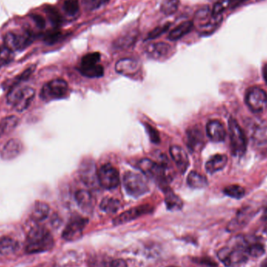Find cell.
I'll return each mask as SVG.
<instances>
[{
	"label": "cell",
	"mask_w": 267,
	"mask_h": 267,
	"mask_svg": "<svg viewBox=\"0 0 267 267\" xmlns=\"http://www.w3.org/2000/svg\"><path fill=\"white\" fill-rule=\"evenodd\" d=\"M68 91V84L63 79H55L46 83L41 90L40 97L46 102L64 98Z\"/></svg>",
	"instance_id": "7"
},
{
	"label": "cell",
	"mask_w": 267,
	"mask_h": 267,
	"mask_svg": "<svg viewBox=\"0 0 267 267\" xmlns=\"http://www.w3.org/2000/svg\"><path fill=\"white\" fill-rule=\"evenodd\" d=\"M169 267H174V266H169Z\"/></svg>",
	"instance_id": "50"
},
{
	"label": "cell",
	"mask_w": 267,
	"mask_h": 267,
	"mask_svg": "<svg viewBox=\"0 0 267 267\" xmlns=\"http://www.w3.org/2000/svg\"><path fill=\"white\" fill-rule=\"evenodd\" d=\"M187 182L191 188L195 189H200L208 186V181L206 177L195 171H192L188 174Z\"/></svg>",
	"instance_id": "27"
},
{
	"label": "cell",
	"mask_w": 267,
	"mask_h": 267,
	"mask_svg": "<svg viewBox=\"0 0 267 267\" xmlns=\"http://www.w3.org/2000/svg\"><path fill=\"white\" fill-rule=\"evenodd\" d=\"M23 150L22 143L18 139H11L6 143L1 151V157L4 160H10L16 158Z\"/></svg>",
	"instance_id": "19"
},
{
	"label": "cell",
	"mask_w": 267,
	"mask_h": 267,
	"mask_svg": "<svg viewBox=\"0 0 267 267\" xmlns=\"http://www.w3.org/2000/svg\"><path fill=\"white\" fill-rule=\"evenodd\" d=\"M49 213V207L44 202H37L32 209V218L35 221H42L47 217Z\"/></svg>",
	"instance_id": "29"
},
{
	"label": "cell",
	"mask_w": 267,
	"mask_h": 267,
	"mask_svg": "<svg viewBox=\"0 0 267 267\" xmlns=\"http://www.w3.org/2000/svg\"><path fill=\"white\" fill-rule=\"evenodd\" d=\"M31 18L33 20L35 25L40 29H43L46 27V21L39 14H32Z\"/></svg>",
	"instance_id": "45"
},
{
	"label": "cell",
	"mask_w": 267,
	"mask_h": 267,
	"mask_svg": "<svg viewBox=\"0 0 267 267\" xmlns=\"http://www.w3.org/2000/svg\"><path fill=\"white\" fill-rule=\"evenodd\" d=\"M223 193L233 199H240L244 196L245 190L240 185H233L226 187L223 189Z\"/></svg>",
	"instance_id": "33"
},
{
	"label": "cell",
	"mask_w": 267,
	"mask_h": 267,
	"mask_svg": "<svg viewBox=\"0 0 267 267\" xmlns=\"http://www.w3.org/2000/svg\"><path fill=\"white\" fill-rule=\"evenodd\" d=\"M63 10L70 16H74L79 11L78 0H65L63 4Z\"/></svg>",
	"instance_id": "40"
},
{
	"label": "cell",
	"mask_w": 267,
	"mask_h": 267,
	"mask_svg": "<svg viewBox=\"0 0 267 267\" xmlns=\"http://www.w3.org/2000/svg\"><path fill=\"white\" fill-rule=\"evenodd\" d=\"M153 208L149 205H143V206H137V207L131 208L129 210L125 211L124 213H121L119 216H116L113 220V224L119 225L130 222L131 220H136L138 217L151 213Z\"/></svg>",
	"instance_id": "13"
},
{
	"label": "cell",
	"mask_w": 267,
	"mask_h": 267,
	"mask_svg": "<svg viewBox=\"0 0 267 267\" xmlns=\"http://www.w3.org/2000/svg\"><path fill=\"white\" fill-rule=\"evenodd\" d=\"M222 21H223V15L212 16L211 19L208 21L206 25H202L199 28L200 35L208 36V35H212L221 25Z\"/></svg>",
	"instance_id": "24"
},
{
	"label": "cell",
	"mask_w": 267,
	"mask_h": 267,
	"mask_svg": "<svg viewBox=\"0 0 267 267\" xmlns=\"http://www.w3.org/2000/svg\"><path fill=\"white\" fill-rule=\"evenodd\" d=\"M262 74H263L264 80H265L267 84V64H265L263 67V69H262Z\"/></svg>",
	"instance_id": "47"
},
{
	"label": "cell",
	"mask_w": 267,
	"mask_h": 267,
	"mask_svg": "<svg viewBox=\"0 0 267 267\" xmlns=\"http://www.w3.org/2000/svg\"><path fill=\"white\" fill-rule=\"evenodd\" d=\"M18 123V118L15 116H10L4 118L0 122V137L12 131Z\"/></svg>",
	"instance_id": "31"
},
{
	"label": "cell",
	"mask_w": 267,
	"mask_h": 267,
	"mask_svg": "<svg viewBox=\"0 0 267 267\" xmlns=\"http://www.w3.org/2000/svg\"><path fill=\"white\" fill-rule=\"evenodd\" d=\"M138 167L145 175L157 181L160 185H163L164 188H167L166 183L167 181V167L150 159H143L139 162Z\"/></svg>",
	"instance_id": "6"
},
{
	"label": "cell",
	"mask_w": 267,
	"mask_h": 267,
	"mask_svg": "<svg viewBox=\"0 0 267 267\" xmlns=\"http://www.w3.org/2000/svg\"><path fill=\"white\" fill-rule=\"evenodd\" d=\"M105 267H127L124 260L112 259L105 262Z\"/></svg>",
	"instance_id": "46"
},
{
	"label": "cell",
	"mask_w": 267,
	"mask_h": 267,
	"mask_svg": "<svg viewBox=\"0 0 267 267\" xmlns=\"http://www.w3.org/2000/svg\"><path fill=\"white\" fill-rule=\"evenodd\" d=\"M98 184L105 189H112L119 185V174L115 167L105 164L98 171Z\"/></svg>",
	"instance_id": "10"
},
{
	"label": "cell",
	"mask_w": 267,
	"mask_h": 267,
	"mask_svg": "<svg viewBox=\"0 0 267 267\" xmlns=\"http://www.w3.org/2000/svg\"><path fill=\"white\" fill-rule=\"evenodd\" d=\"M170 24H166V25H163V26L157 27V28H154L152 32L148 34L147 40H152V39H157V38L160 37L162 35H164L165 32H167L170 28Z\"/></svg>",
	"instance_id": "42"
},
{
	"label": "cell",
	"mask_w": 267,
	"mask_h": 267,
	"mask_svg": "<svg viewBox=\"0 0 267 267\" xmlns=\"http://www.w3.org/2000/svg\"><path fill=\"white\" fill-rule=\"evenodd\" d=\"M136 38L137 36L135 34H126L115 41L114 46L118 49L130 47L136 42Z\"/></svg>",
	"instance_id": "34"
},
{
	"label": "cell",
	"mask_w": 267,
	"mask_h": 267,
	"mask_svg": "<svg viewBox=\"0 0 267 267\" xmlns=\"http://www.w3.org/2000/svg\"><path fill=\"white\" fill-rule=\"evenodd\" d=\"M248 108L255 113L263 112L267 107V94L262 88L252 87L248 89L245 98Z\"/></svg>",
	"instance_id": "9"
},
{
	"label": "cell",
	"mask_w": 267,
	"mask_h": 267,
	"mask_svg": "<svg viewBox=\"0 0 267 267\" xmlns=\"http://www.w3.org/2000/svg\"><path fill=\"white\" fill-rule=\"evenodd\" d=\"M236 0H220V1H218L212 10V15L213 16L222 15V14Z\"/></svg>",
	"instance_id": "36"
},
{
	"label": "cell",
	"mask_w": 267,
	"mask_h": 267,
	"mask_svg": "<svg viewBox=\"0 0 267 267\" xmlns=\"http://www.w3.org/2000/svg\"><path fill=\"white\" fill-rule=\"evenodd\" d=\"M262 267H267V258L264 261L263 263H262Z\"/></svg>",
	"instance_id": "49"
},
{
	"label": "cell",
	"mask_w": 267,
	"mask_h": 267,
	"mask_svg": "<svg viewBox=\"0 0 267 267\" xmlns=\"http://www.w3.org/2000/svg\"><path fill=\"white\" fill-rule=\"evenodd\" d=\"M76 201L82 210L90 211L93 208V198L88 191L80 190L76 192Z\"/></svg>",
	"instance_id": "23"
},
{
	"label": "cell",
	"mask_w": 267,
	"mask_h": 267,
	"mask_svg": "<svg viewBox=\"0 0 267 267\" xmlns=\"http://www.w3.org/2000/svg\"><path fill=\"white\" fill-rule=\"evenodd\" d=\"M19 248L18 241L11 237H0V254L4 255L14 254Z\"/></svg>",
	"instance_id": "25"
},
{
	"label": "cell",
	"mask_w": 267,
	"mask_h": 267,
	"mask_svg": "<svg viewBox=\"0 0 267 267\" xmlns=\"http://www.w3.org/2000/svg\"><path fill=\"white\" fill-rule=\"evenodd\" d=\"M218 257L227 267H240L244 265L250 257L247 237H237L234 244L219 251Z\"/></svg>",
	"instance_id": "1"
},
{
	"label": "cell",
	"mask_w": 267,
	"mask_h": 267,
	"mask_svg": "<svg viewBox=\"0 0 267 267\" xmlns=\"http://www.w3.org/2000/svg\"><path fill=\"white\" fill-rule=\"evenodd\" d=\"M165 195V203L169 210L177 211L182 209L183 202L178 195H176L172 189L167 187L164 188Z\"/></svg>",
	"instance_id": "21"
},
{
	"label": "cell",
	"mask_w": 267,
	"mask_h": 267,
	"mask_svg": "<svg viewBox=\"0 0 267 267\" xmlns=\"http://www.w3.org/2000/svg\"><path fill=\"white\" fill-rule=\"evenodd\" d=\"M194 28V22L192 21H187L183 22L181 25L176 27L170 32L168 39L171 41H177L184 37L187 34L191 32Z\"/></svg>",
	"instance_id": "22"
},
{
	"label": "cell",
	"mask_w": 267,
	"mask_h": 267,
	"mask_svg": "<svg viewBox=\"0 0 267 267\" xmlns=\"http://www.w3.org/2000/svg\"><path fill=\"white\" fill-rule=\"evenodd\" d=\"M187 145L192 152L199 151L203 146V133L199 126H192L186 131Z\"/></svg>",
	"instance_id": "14"
},
{
	"label": "cell",
	"mask_w": 267,
	"mask_h": 267,
	"mask_svg": "<svg viewBox=\"0 0 267 267\" xmlns=\"http://www.w3.org/2000/svg\"><path fill=\"white\" fill-rule=\"evenodd\" d=\"M88 219L82 217L74 218L69 222L63 230L62 237L66 241H73L79 239L83 234V230L88 223Z\"/></svg>",
	"instance_id": "12"
},
{
	"label": "cell",
	"mask_w": 267,
	"mask_h": 267,
	"mask_svg": "<svg viewBox=\"0 0 267 267\" xmlns=\"http://www.w3.org/2000/svg\"><path fill=\"white\" fill-rule=\"evenodd\" d=\"M228 127L232 153L236 157H241L245 153L247 149L245 135L234 118L229 119Z\"/></svg>",
	"instance_id": "5"
},
{
	"label": "cell",
	"mask_w": 267,
	"mask_h": 267,
	"mask_svg": "<svg viewBox=\"0 0 267 267\" xmlns=\"http://www.w3.org/2000/svg\"><path fill=\"white\" fill-rule=\"evenodd\" d=\"M35 94V90L30 87H14L7 95V102L18 112H22L31 105Z\"/></svg>",
	"instance_id": "4"
},
{
	"label": "cell",
	"mask_w": 267,
	"mask_h": 267,
	"mask_svg": "<svg viewBox=\"0 0 267 267\" xmlns=\"http://www.w3.org/2000/svg\"><path fill=\"white\" fill-rule=\"evenodd\" d=\"M247 241H248L250 257L258 258L265 253V246L259 239L255 238H255L254 237H247Z\"/></svg>",
	"instance_id": "26"
},
{
	"label": "cell",
	"mask_w": 267,
	"mask_h": 267,
	"mask_svg": "<svg viewBox=\"0 0 267 267\" xmlns=\"http://www.w3.org/2000/svg\"><path fill=\"white\" fill-rule=\"evenodd\" d=\"M45 12L47 14L48 18H49V21H50V22H51L53 26L57 28V27L61 25V15H60L59 11L55 7H51V6H47L45 8Z\"/></svg>",
	"instance_id": "35"
},
{
	"label": "cell",
	"mask_w": 267,
	"mask_h": 267,
	"mask_svg": "<svg viewBox=\"0 0 267 267\" xmlns=\"http://www.w3.org/2000/svg\"><path fill=\"white\" fill-rule=\"evenodd\" d=\"M123 184L126 193L135 198L143 196L150 190L149 182L145 176L130 171L125 173Z\"/></svg>",
	"instance_id": "3"
},
{
	"label": "cell",
	"mask_w": 267,
	"mask_h": 267,
	"mask_svg": "<svg viewBox=\"0 0 267 267\" xmlns=\"http://www.w3.org/2000/svg\"><path fill=\"white\" fill-rule=\"evenodd\" d=\"M65 36L66 35H63L62 32H53L51 33L46 34L43 38V40L47 45H53L56 44V42H60Z\"/></svg>",
	"instance_id": "41"
},
{
	"label": "cell",
	"mask_w": 267,
	"mask_h": 267,
	"mask_svg": "<svg viewBox=\"0 0 267 267\" xmlns=\"http://www.w3.org/2000/svg\"><path fill=\"white\" fill-rule=\"evenodd\" d=\"M146 130H147L148 135L150 136V140L153 142V143L158 144L160 142V135H159L158 131L153 127V126H150V124L146 123Z\"/></svg>",
	"instance_id": "44"
},
{
	"label": "cell",
	"mask_w": 267,
	"mask_h": 267,
	"mask_svg": "<svg viewBox=\"0 0 267 267\" xmlns=\"http://www.w3.org/2000/svg\"><path fill=\"white\" fill-rule=\"evenodd\" d=\"M54 245L50 232L42 227H35L28 233L25 244V251L28 254L44 252L52 249Z\"/></svg>",
	"instance_id": "2"
},
{
	"label": "cell",
	"mask_w": 267,
	"mask_h": 267,
	"mask_svg": "<svg viewBox=\"0 0 267 267\" xmlns=\"http://www.w3.org/2000/svg\"><path fill=\"white\" fill-rule=\"evenodd\" d=\"M206 132L209 139L215 143H221L226 138V130L219 120H210L206 125Z\"/></svg>",
	"instance_id": "18"
},
{
	"label": "cell",
	"mask_w": 267,
	"mask_h": 267,
	"mask_svg": "<svg viewBox=\"0 0 267 267\" xmlns=\"http://www.w3.org/2000/svg\"><path fill=\"white\" fill-rule=\"evenodd\" d=\"M140 63L138 60L130 58L119 60L115 66V70L118 74L124 76L136 74L140 70Z\"/></svg>",
	"instance_id": "16"
},
{
	"label": "cell",
	"mask_w": 267,
	"mask_h": 267,
	"mask_svg": "<svg viewBox=\"0 0 267 267\" xmlns=\"http://www.w3.org/2000/svg\"><path fill=\"white\" fill-rule=\"evenodd\" d=\"M79 174L81 181L86 186L95 187L98 184V171L93 160H83L80 166Z\"/></svg>",
	"instance_id": "11"
},
{
	"label": "cell",
	"mask_w": 267,
	"mask_h": 267,
	"mask_svg": "<svg viewBox=\"0 0 267 267\" xmlns=\"http://www.w3.org/2000/svg\"><path fill=\"white\" fill-rule=\"evenodd\" d=\"M101 55L99 53H91L84 55L81 59V65L80 66H91L98 64L100 61Z\"/></svg>",
	"instance_id": "39"
},
{
	"label": "cell",
	"mask_w": 267,
	"mask_h": 267,
	"mask_svg": "<svg viewBox=\"0 0 267 267\" xmlns=\"http://www.w3.org/2000/svg\"><path fill=\"white\" fill-rule=\"evenodd\" d=\"M227 164V157L226 155H214L206 163V170L209 174H214L223 170Z\"/></svg>",
	"instance_id": "20"
},
{
	"label": "cell",
	"mask_w": 267,
	"mask_h": 267,
	"mask_svg": "<svg viewBox=\"0 0 267 267\" xmlns=\"http://www.w3.org/2000/svg\"><path fill=\"white\" fill-rule=\"evenodd\" d=\"M179 0H167L161 6V11L165 15H172L178 11Z\"/></svg>",
	"instance_id": "37"
},
{
	"label": "cell",
	"mask_w": 267,
	"mask_h": 267,
	"mask_svg": "<svg viewBox=\"0 0 267 267\" xmlns=\"http://www.w3.org/2000/svg\"><path fill=\"white\" fill-rule=\"evenodd\" d=\"M171 52V46L165 42H156L148 45L146 53L150 58L160 60L165 58Z\"/></svg>",
	"instance_id": "15"
},
{
	"label": "cell",
	"mask_w": 267,
	"mask_h": 267,
	"mask_svg": "<svg viewBox=\"0 0 267 267\" xmlns=\"http://www.w3.org/2000/svg\"><path fill=\"white\" fill-rule=\"evenodd\" d=\"M35 39V35L30 31H24L22 33L11 32L6 34L4 43L11 51H18L26 49Z\"/></svg>",
	"instance_id": "8"
},
{
	"label": "cell",
	"mask_w": 267,
	"mask_h": 267,
	"mask_svg": "<svg viewBox=\"0 0 267 267\" xmlns=\"http://www.w3.org/2000/svg\"><path fill=\"white\" fill-rule=\"evenodd\" d=\"M266 143V144H267V142H266V143Z\"/></svg>",
	"instance_id": "51"
},
{
	"label": "cell",
	"mask_w": 267,
	"mask_h": 267,
	"mask_svg": "<svg viewBox=\"0 0 267 267\" xmlns=\"http://www.w3.org/2000/svg\"><path fill=\"white\" fill-rule=\"evenodd\" d=\"M106 1L108 0H82V4L86 11H92L98 9Z\"/></svg>",
	"instance_id": "43"
},
{
	"label": "cell",
	"mask_w": 267,
	"mask_h": 267,
	"mask_svg": "<svg viewBox=\"0 0 267 267\" xmlns=\"http://www.w3.org/2000/svg\"><path fill=\"white\" fill-rule=\"evenodd\" d=\"M212 11L207 6L202 7L195 14V21L199 24V28L202 25H206L208 21L212 18Z\"/></svg>",
	"instance_id": "32"
},
{
	"label": "cell",
	"mask_w": 267,
	"mask_h": 267,
	"mask_svg": "<svg viewBox=\"0 0 267 267\" xmlns=\"http://www.w3.org/2000/svg\"><path fill=\"white\" fill-rule=\"evenodd\" d=\"M14 52L8 49L7 46L0 47V68L7 65L14 58Z\"/></svg>",
	"instance_id": "38"
},
{
	"label": "cell",
	"mask_w": 267,
	"mask_h": 267,
	"mask_svg": "<svg viewBox=\"0 0 267 267\" xmlns=\"http://www.w3.org/2000/svg\"><path fill=\"white\" fill-rule=\"evenodd\" d=\"M171 157L181 173H185L189 166V159L186 152L179 146H172L170 148Z\"/></svg>",
	"instance_id": "17"
},
{
	"label": "cell",
	"mask_w": 267,
	"mask_h": 267,
	"mask_svg": "<svg viewBox=\"0 0 267 267\" xmlns=\"http://www.w3.org/2000/svg\"><path fill=\"white\" fill-rule=\"evenodd\" d=\"M121 207V203L118 199L106 197L100 203V209L106 213H115Z\"/></svg>",
	"instance_id": "30"
},
{
	"label": "cell",
	"mask_w": 267,
	"mask_h": 267,
	"mask_svg": "<svg viewBox=\"0 0 267 267\" xmlns=\"http://www.w3.org/2000/svg\"><path fill=\"white\" fill-rule=\"evenodd\" d=\"M263 219L265 220H267V209L265 211V213H264Z\"/></svg>",
	"instance_id": "48"
},
{
	"label": "cell",
	"mask_w": 267,
	"mask_h": 267,
	"mask_svg": "<svg viewBox=\"0 0 267 267\" xmlns=\"http://www.w3.org/2000/svg\"><path fill=\"white\" fill-rule=\"evenodd\" d=\"M80 73L84 77L94 78V77H101L104 75V68L99 64L91 66H80Z\"/></svg>",
	"instance_id": "28"
}]
</instances>
